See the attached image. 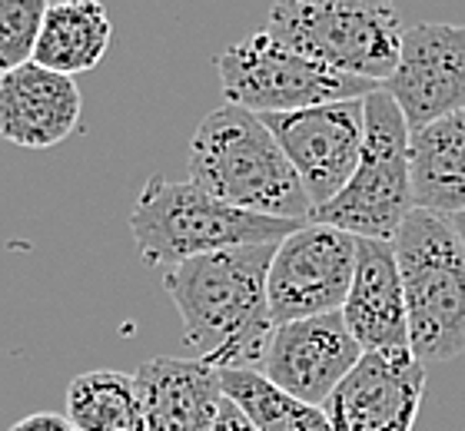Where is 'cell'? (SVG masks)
<instances>
[{
	"label": "cell",
	"mask_w": 465,
	"mask_h": 431,
	"mask_svg": "<svg viewBox=\"0 0 465 431\" xmlns=\"http://www.w3.org/2000/svg\"><path fill=\"white\" fill-rule=\"evenodd\" d=\"M276 246L210 252L163 276L166 292L183 318V342L193 348L200 362L213 365L220 372H260L276 328L266 296Z\"/></svg>",
	"instance_id": "6da1fadb"
},
{
	"label": "cell",
	"mask_w": 465,
	"mask_h": 431,
	"mask_svg": "<svg viewBox=\"0 0 465 431\" xmlns=\"http://www.w3.org/2000/svg\"><path fill=\"white\" fill-rule=\"evenodd\" d=\"M190 180L242 212L310 222L312 202L262 116L216 106L190 136Z\"/></svg>",
	"instance_id": "7a4b0ae2"
},
{
	"label": "cell",
	"mask_w": 465,
	"mask_h": 431,
	"mask_svg": "<svg viewBox=\"0 0 465 431\" xmlns=\"http://www.w3.org/2000/svg\"><path fill=\"white\" fill-rule=\"evenodd\" d=\"M306 222L242 212L213 200L193 180H166L153 172L130 210V232L146 266L176 269L190 259L240 246H276Z\"/></svg>",
	"instance_id": "3957f363"
},
{
	"label": "cell",
	"mask_w": 465,
	"mask_h": 431,
	"mask_svg": "<svg viewBox=\"0 0 465 431\" xmlns=\"http://www.w3.org/2000/svg\"><path fill=\"white\" fill-rule=\"evenodd\" d=\"M392 246L412 355L422 365L465 355V242L452 220L412 210Z\"/></svg>",
	"instance_id": "277c9868"
},
{
	"label": "cell",
	"mask_w": 465,
	"mask_h": 431,
	"mask_svg": "<svg viewBox=\"0 0 465 431\" xmlns=\"http://www.w3.org/2000/svg\"><path fill=\"white\" fill-rule=\"evenodd\" d=\"M262 30L322 67L379 86L396 73L406 37L396 7L362 0L272 4Z\"/></svg>",
	"instance_id": "5b68a950"
},
{
	"label": "cell",
	"mask_w": 465,
	"mask_h": 431,
	"mask_svg": "<svg viewBox=\"0 0 465 431\" xmlns=\"http://www.w3.org/2000/svg\"><path fill=\"white\" fill-rule=\"evenodd\" d=\"M409 130L399 103L379 86L366 96V140L352 180L332 202L312 210L310 222L342 230L356 240L392 242L416 210L412 166H409Z\"/></svg>",
	"instance_id": "8992f818"
},
{
	"label": "cell",
	"mask_w": 465,
	"mask_h": 431,
	"mask_svg": "<svg viewBox=\"0 0 465 431\" xmlns=\"http://www.w3.org/2000/svg\"><path fill=\"white\" fill-rule=\"evenodd\" d=\"M220 90L226 103L242 106L256 116L296 113L310 106L342 103V100H366L379 83L346 77L302 57L286 44L272 40L266 30L242 37L216 57Z\"/></svg>",
	"instance_id": "52a82bcc"
},
{
	"label": "cell",
	"mask_w": 465,
	"mask_h": 431,
	"mask_svg": "<svg viewBox=\"0 0 465 431\" xmlns=\"http://www.w3.org/2000/svg\"><path fill=\"white\" fill-rule=\"evenodd\" d=\"M356 276V236L306 222L276 246L266 296L276 326L342 312Z\"/></svg>",
	"instance_id": "ba28073f"
},
{
	"label": "cell",
	"mask_w": 465,
	"mask_h": 431,
	"mask_svg": "<svg viewBox=\"0 0 465 431\" xmlns=\"http://www.w3.org/2000/svg\"><path fill=\"white\" fill-rule=\"evenodd\" d=\"M270 133L280 140L282 153L300 176L312 210L332 202L346 190L359 166L366 140V100L310 106L296 113L262 116Z\"/></svg>",
	"instance_id": "9c48e42d"
},
{
	"label": "cell",
	"mask_w": 465,
	"mask_h": 431,
	"mask_svg": "<svg viewBox=\"0 0 465 431\" xmlns=\"http://www.w3.org/2000/svg\"><path fill=\"white\" fill-rule=\"evenodd\" d=\"M362 355L366 352L346 328L342 312H330L272 328L260 375L292 398L326 408Z\"/></svg>",
	"instance_id": "30bf717a"
},
{
	"label": "cell",
	"mask_w": 465,
	"mask_h": 431,
	"mask_svg": "<svg viewBox=\"0 0 465 431\" xmlns=\"http://www.w3.org/2000/svg\"><path fill=\"white\" fill-rule=\"evenodd\" d=\"M406 116L409 130L465 110V24L406 27L396 73L382 83Z\"/></svg>",
	"instance_id": "8fae6325"
},
{
	"label": "cell",
	"mask_w": 465,
	"mask_h": 431,
	"mask_svg": "<svg viewBox=\"0 0 465 431\" xmlns=\"http://www.w3.org/2000/svg\"><path fill=\"white\" fill-rule=\"evenodd\" d=\"M426 365L412 352H366L326 402L332 431H412Z\"/></svg>",
	"instance_id": "7c38bea8"
},
{
	"label": "cell",
	"mask_w": 465,
	"mask_h": 431,
	"mask_svg": "<svg viewBox=\"0 0 465 431\" xmlns=\"http://www.w3.org/2000/svg\"><path fill=\"white\" fill-rule=\"evenodd\" d=\"M342 318L362 352H412L406 292L392 242L356 240V276Z\"/></svg>",
	"instance_id": "4fadbf2b"
},
{
	"label": "cell",
	"mask_w": 465,
	"mask_h": 431,
	"mask_svg": "<svg viewBox=\"0 0 465 431\" xmlns=\"http://www.w3.org/2000/svg\"><path fill=\"white\" fill-rule=\"evenodd\" d=\"M84 96L74 77L27 64L0 77V140L24 150L64 143L80 123Z\"/></svg>",
	"instance_id": "5bb4252c"
},
{
	"label": "cell",
	"mask_w": 465,
	"mask_h": 431,
	"mask_svg": "<svg viewBox=\"0 0 465 431\" xmlns=\"http://www.w3.org/2000/svg\"><path fill=\"white\" fill-rule=\"evenodd\" d=\"M146 431H213L223 408L220 368L200 358L160 355L134 372Z\"/></svg>",
	"instance_id": "9a60e30c"
},
{
	"label": "cell",
	"mask_w": 465,
	"mask_h": 431,
	"mask_svg": "<svg viewBox=\"0 0 465 431\" xmlns=\"http://www.w3.org/2000/svg\"><path fill=\"white\" fill-rule=\"evenodd\" d=\"M416 210L456 220L465 212V110L422 126L409 140Z\"/></svg>",
	"instance_id": "2e32d148"
},
{
	"label": "cell",
	"mask_w": 465,
	"mask_h": 431,
	"mask_svg": "<svg viewBox=\"0 0 465 431\" xmlns=\"http://www.w3.org/2000/svg\"><path fill=\"white\" fill-rule=\"evenodd\" d=\"M110 37H114V24H110L107 7L97 0L47 4L34 64L64 73V77H77L107 57Z\"/></svg>",
	"instance_id": "e0dca14e"
},
{
	"label": "cell",
	"mask_w": 465,
	"mask_h": 431,
	"mask_svg": "<svg viewBox=\"0 0 465 431\" xmlns=\"http://www.w3.org/2000/svg\"><path fill=\"white\" fill-rule=\"evenodd\" d=\"M67 418L77 431H146L136 378L114 368L84 372L70 382Z\"/></svg>",
	"instance_id": "ac0fdd59"
},
{
	"label": "cell",
	"mask_w": 465,
	"mask_h": 431,
	"mask_svg": "<svg viewBox=\"0 0 465 431\" xmlns=\"http://www.w3.org/2000/svg\"><path fill=\"white\" fill-rule=\"evenodd\" d=\"M220 378L226 398L260 431H332L322 408L292 398L252 368H226Z\"/></svg>",
	"instance_id": "d6986e66"
},
{
	"label": "cell",
	"mask_w": 465,
	"mask_h": 431,
	"mask_svg": "<svg viewBox=\"0 0 465 431\" xmlns=\"http://www.w3.org/2000/svg\"><path fill=\"white\" fill-rule=\"evenodd\" d=\"M44 14V0H0V77L34 64Z\"/></svg>",
	"instance_id": "ffe728a7"
},
{
	"label": "cell",
	"mask_w": 465,
	"mask_h": 431,
	"mask_svg": "<svg viewBox=\"0 0 465 431\" xmlns=\"http://www.w3.org/2000/svg\"><path fill=\"white\" fill-rule=\"evenodd\" d=\"M10 431H77V428H74V422H70L67 415L37 412V415H27V418H20L17 425H10Z\"/></svg>",
	"instance_id": "44dd1931"
},
{
	"label": "cell",
	"mask_w": 465,
	"mask_h": 431,
	"mask_svg": "<svg viewBox=\"0 0 465 431\" xmlns=\"http://www.w3.org/2000/svg\"><path fill=\"white\" fill-rule=\"evenodd\" d=\"M213 431H260L256 425L246 418V415L236 408V405L230 402L223 395V408H220V422H216V428Z\"/></svg>",
	"instance_id": "7402d4cb"
},
{
	"label": "cell",
	"mask_w": 465,
	"mask_h": 431,
	"mask_svg": "<svg viewBox=\"0 0 465 431\" xmlns=\"http://www.w3.org/2000/svg\"><path fill=\"white\" fill-rule=\"evenodd\" d=\"M452 226H456V232L462 236V242H465V212H459L456 220H452Z\"/></svg>",
	"instance_id": "603a6c76"
}]
</instances>
